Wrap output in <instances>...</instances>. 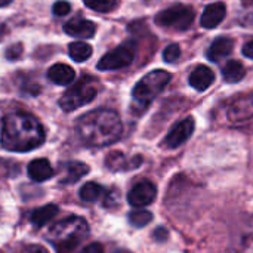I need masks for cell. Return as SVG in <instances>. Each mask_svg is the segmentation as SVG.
Segmentation results:
<instances>
[{
	"label": "cell",
	"instance_id": "obj_1",
	"mask_svg": "<svg viewBox=\"0 0 253 253\" xmlns=\"http://www.w3.org/2000/svg\"><path fill=\"white\" fill-rule=\"evenodd\" d=\"M46 133L42 123L31 114L15 111L3 119L1 147L7 151L27 153L44 142Z\"/></svg>",
	"mask_w": 253,
	"mask_h": 253
},
{
	"label": "cell",
	"instance_id": "obj_2",
	"mask_svg": "<svg viewBox=\"0 0 253 253\" xmlns=\"http://www.w3.org/2000/svg\"><path fill=\"white\" fill-rule=\"evenodd\" d=\"M76 129L84 145L101 148L120 139L123 123L114 110L99 108L82 116L77 120Z\"/></svg>",
	"mask_w": 253,
	"mask_h": 253
},
{
	"label": "cell",
	"instance_id": "obj_3",
	"mask_svg": "<svg viewBox=\"0 0 253 253\" xmlns=\"http://www.w3.org/2000/svg\"><path fill=\"white\" fill-rule=\"evenodd\" d=\"M87 234V222L82 216L73 215L53 224L46 237L56 248V253H74Z\"/></svg>",
	"mask_w": 253,
	"mask_h": 253
},
{
	"label": "cell",
	"instance_id": "obj_4",
	"mask_svg": "<svg viewBox=\"0 0 253 253\" xmlns=\"http://www.w3.org/2000/svg\"><path fill=\"white\" fill-rule=\"evenodd\" d=\"M170 73L165 70H154L144 76L132 90V111L144 113L150 104L157 98V95L166 87L170 82Z\"/></svg>",
	"mask_w": 253,
	"mask_h": 253
},
{
	"label": "cell",
	"instance_id": "obj_5",
	"mask_svg": "<svg viewBox=\"0 0 253 253\" xmlns=\"http://www.w3.org/2000/svg\"><path fill=\"white\" fill-rule=\"evenodd\" d=\"M99 90V83L92 76H83L79 82H76L59 99V107L65 113H71L89 102H92Z\"/></svg>",
	"mask_w": 253,
	"mask_h": 253
},
{
	"label": "cell",
	"instance_id": "obj_6",
	"mask_svg": "<svg viewBox=\"0 0 253 253\" xmlns=\"http://www.w3.org/2000/svg\"><path fill=\"white\" fill-rule=\"evenodd\" d=\"M194 16L196 12L193 10V7L185 4H173L156 15V24L163 28L185 31L193 25Z\"/></svg>",
	"mask_w": 253,
	"mask_h": 253
},
{
	"label": "cell",
	"instance_id": "obj_7",
	"mask_svg": "<svg viewBox=\"0 0 253 253\" xmlns=\"http://www.w3.org/2000/svg\"><path fill=\"white\" fill-rule=\"evenodd\" d=\"M135 58V50L133 46L126 43L122 44L113 50H110L108 53H105L99 62H98V70L101 71H111V70H119V68H125L127 65H130L133 62Z\"/></svg>",
	"mask_w": 253,
	"mask_h": 253
},
{
	"label": "cell",
	"instance_id": "obj_8",
	"mask_svg": "<svg viewBox=\"0 0 253 253\" xmlns=\"http://www.w3.org/2000/svg\"><path fill=\"white\" fill-rule=\"evenodd\" d=\"M194 126L196 125H194V119L193 117H187V119L178 122L176 125H173V127L166 135V138L163 141V145L166 148H170V150H175V148L181 147L193 135Z\"/></svg>",
	"mask_w": 253,
	"mask_h": 253
},
{
	"label": "cell",
	"instance_id": "obj_9",
	"mask_svg": "<svg viewBox=\"0 0 253 253\" xmlns=\"http://www.w3.org/2000/svg\"><path fill=\"white\" fill-rule=\"evenodd\" d=\"M157 196V188L151 181H139L138 184H135L129 194H127V202L133 206V208H145L148 205H151L156 200Z\"/></svg>",
	"mask_w": 253,
	"mask_h": 253
},
{
	"label": "cell",
	"instance_id": "obj_10",
	"mask_svg": "<svg viewBox=\"0 0 253 253\" xmlns=\"http://www.w3.org/2000/svg\"><path fill=\"white\" fill-rule=\"evenodd\" d=\"M141 163H142V157L141 156H136V157L129 159V157H126L120 151H113L105 159V166L110 170H113V172L130 170V169H135V168L141 166Z\"/></svg>",
	"mask_w": 253,
	"mask_h": 253
},
{
	"label": "cell",
	"instance_id": "obj_11",
	"mask_svg": "<svg viewBox=\"0 0 253 253\" xmlns=\"http://www.w3.org/2000/svg\"><path fill=\"white\" fill-rule=\"evenodd\" d=\"M64 31L73 37L79 39H90L96 33V25L95 22L83 18H74L68 22L64 24Z\"/></svg>",
	"mask_w": 253,
	"mask_h": 253
},
{
	"label": "cell",
	"instance_id": "obj_12",
	"mask_svg": "<svg viewBox=\"0 0 253 253\" xmlns=\"http://www.w3.org/2000/svg\"><path fill=\"white\" fill-rule=\"evenodd\" d=\"M213 82H215V73L206 65H197L190 74V84L199 92L209 89L213 84Z\"/></svg>",
	"mask_w": 253,
	"mask_h": 253
},
{
	"label": "cell",
	"instance_id": "obj_13",
	"mask_svg": "<svg viewBox=\"0 0 253 253\" xmlns=\"http://www.w3.org/2000/svg\"><path fill=\"white\" fill-rule=\"evenodd\" d=\"M225 13H227V7L221 1L206 6V9L203 10V15H202V21H200L202 27L203 28L218 27L222 22V19L225 18Z\"/></svg>",
	"mask_w": 253,
	"mask_h": 253
},
{
	"label": "cell",
	"instance_id": "obj_14",
	"mask_svg": "<svg viewBox=\"0 0 253 253\" xmlns=\"http://www.w3.org/2000/svg\"><path fill=\"white\" fill-rule=\"evenodd\" d=\"M47 79L59 86H68L76 79V71L67 64H55L47 70Z\"/></svg>",
	"mask_w": 253,
	"mask_h": 253
},
{
	"label": "cell",
	"instance_id": "obj_15",
	"mask_svg": "<svg viewBox=\"0 0 253 253\" xmlns=\"http://www.w3.org/2000/svg\"><path fill=\"white\" fill-rule=\"evenodd\" d=\"M27 172H28L30 179H33L34 182L47 181L53 175V169H52L50 163L46 159H36V160H33L28 165Z\"/></svg>",
	"mask_w": 253,
	"mask_h": 253
},
{
	"label": "cell",
	"instance_id": "obj_16",
	"mask_svg": "<svg viewBox=\"0 0 253 253\" xmlns=\"http://www.w3.org/2000/svg\"><path fill=\"white\" fill-rule=\"evenodd\" d=\"M233 46H234V42L231 39L219 37L211 44V47L208 50V58L213 62H218L233 52Z\"/></svg>",
	"mask_w": 253,
	"mask_h": 253
},
{
	"label": "cell",
	"instance_id": "obj_17",
	"mask_svg": "<svg viewBox=\"0 0 253 253\" xmlns=\"http://www.w3.org/2000/svg\"><path fill=\"white\" fill-rule=\"evenodd\" d=\"M59 212V208L56 205H46L42 206L36 211L31 212L30 215V222L36 227V228H42L43 225H46L52 218H55Z\"/></svg>",
	"mask_w": 253,
	"mask_h": 253
},
{
	"label": "cell",
	"instance_id": "obj_18",
	"mask_svg": "<svg viewBox=\"0 0 253 253\" xmlns=\"http://www.w3.org/2000/svg\"><path fill=\"white\" fill-rule=\"evenodd\" d=\"M89 173V166L82 162H71L67 165L64 176L61 178V184H76L83 176Z\"/></svg>",
	"mask_w": 253,
	"mask_h": 253
},
{
	"label": "cell",
	"instance_id": "obj_19",
	"mask_svg": "<svg viewBox=\"0 0 253 253\" xmlns=\"http://www.w3.org/2000/svg\"><path fill=\"white\" fill-rule=\"evenodd\" d=\"M222 76H224V80L225 82H228V83H237V82H240L246 76V70H245L243 64H240L239 61H230L222 68Z\"/></svg>",
	"mask_w": 253,
	"mask_h": 253
},
{
	"label": "cell",
	"instance_id": "obj_20",
	"mask_svg": "<svg viewBox=\"0 0 253 253\" xmlns=\"http://www.w3.org/2000/svg\"><path fill=\"white\" fill-rule=\"evenodd\" d=\"M92 46L83 42H73L68 44V53L76 62H83L87 61L92 55Z\"/></svg>",
	"mask_w": 253,
	"mask_h": 253
},
{
	"label": "cell",
	"instance_id": "obj_21",
	"mask_svg": "<svg viewBox=\"0 0 253 253\" xmlns=\"http://www.w3.org/2000/svg\"><path fill=\"white\" fill-rule=\"evenodd\" d=\"M101 196H104V188L96 182H86L80 190V199L86 203H93Z\"/></svg>",
	"mask_w": 253,
	"mask_h": 253
},
{
	"label": "cell",
	"instance_id": "obj_22",
	"mask_svg": "<svg viewBox=\"0 0 253 253\" xmlns=\"http://www.w3.org/2000/svg\"><path fill=\"white\" fill-rule=\"evenodd\" d=\"M151 221H153V215L148 211L139 209V211H133L129 213V224L135 228H142Z\"/></svg>",
	"mask_w": 253,
	"mask_h": 253
},
{
	"label": "cell",
	"instance_id": "obj_23",
	"mask_svg": "<svg viewBox=\"0 0 253 253\" xmlns=\"http://www.w3.org/2000/svg\"><path fill=\"white\" fill-rule=\"evenodd\" d=\"M83 1L87 7L96 12H102V13L114 10L119 3V0H83Z\"/></svg>",
	"mask_w": 253,
	"mask_h": 253
},
{
	"label": "cell",
	"instance_id": "obj_24",
	"mask_svg": "<svg viewBox=\"0 0 253 253\" xmlns=\"http://www.w3.org/2000/svg\"><path fill=\"white\" fill-rule=\"evenodd\" d=\"M179 56H181V49L178 44H169L163 50V59L166 62H175V61H178Z\"/></svg>",
	"mask_w": 253,
	"mask_h": 253
},
{
	"label": "cell",
	"instance_id": "obj_25",
	"mask_svg": "<svg viewBox=\"0 0 253 253\" xmlns=\"http://www.w3.org/2000/svg\"><path fill=\"white\" fill-rule=\"evenodd\" d=\"M22 52H24L22 44H21V43H15V44H12L10 47H7V49L4 50V56H6L9 61H16V59L21 58Z\"/></svg>",
	"mask_w": 253,
	"mask_h": 253
},
{
	"label": "cell",
	"instance_id": "obj_26",
	"mask_svg": "<svg viewBox=\"0 0 253 253\" xmlns=\"http://www.w3.org/2000/svg\"><path fill=\"white\" fill-rule=\"evenodd\" d=\"M52 10H53V15H56V16H64V15L70 13L71 4H70L68 1H65V0H59V1H56V3L52 6Z\"/></svg>",
	"mask_w": 253,
	"mask_h": 253
},
{
	"label": "cell",
	"instance_id": "obj_27",
	"mask_svg": "<svg viewBox=\"0 0 253 253\" xmlns=\"http://www.w3.org/2000/svg\"><path fill=\"white\" fill-rule=\"evenodd\" d=\"M245 249H246V253H253V221L251 224V227L248 228L246 234H245Z\"/></svg>",
	"mask_w": 253,
	"mask_h": 253
},
{
	"label": "cell",
	"instance_id": "obj_28",
	"mask_svg": "<svg viewBox=\"0 0 253 253\" xmlns=\"http://www.w3.org/2000/svg\"><path fill=\"white\" fill-rule=\"evenodd\" d=\"M117 197H119V193H117L116 190H110V191H107V193H105L104 205H105L107 208H110V206L116 205V203H117Z\"/></svg>",
	"mask_w": 253,
	"mask_h": 253
},
{
	"label": "cell",
	"instance_id": "obj_29",
	"mask_svg": "<svg viewBox=\"0 0 253 253\" xmlns=\"http://www.w3.org/2000/svg\"><path fill=\"white\" fill-rule=\"evenodd\" d=\"M80 253H104V246L101 243H90Z\"/></svg>",
	"mask_w": 253,
	"mask_h": 253
},
{
	"label": "cell",
	"instance_id": "obj_30",
	"mask_svg": "<svg viewBox=\"0 0 253 253\" xmlns=\"http://www.w3.org/2000/svg\"><path fill=\"white\" fill-rule=\"evenodd\" d=\"M243 55L249 59H253V39L251 42H248L243 47Z\"/></svg>",
	"mask_w": 253,
	"mask_h": 253
},
{
	"label": "cell",
	"instance_id": "obj_31",
	"mask_svg": "<svg viewBox=\"0 0 253 253\" xmlns=\"http://www.w3.org/2000/svg\"><path fill=\"white\" fill-rule=\"evenodd\" d=\"M22 253H47V251H46L43 246L33 245V246H28V248H25V251H24Z\"/></svg>",
	"mask_w": 253,
	"mask_h": 253
},
{
	"label": "cell",
	"instance_id": "obj_32",
	"mask_svg": "<svg viewBox=\"0 0 253 253\" xmlns=\"http://www.w3.org/2000/svg\"><path fill=\"white\" fill-rule=\"evenodd\" d=\"M242 24H243L245 27H253V12L252 13H249L246 18H243Z\"/></svg>",
	"mask_w": 253,
	"mask_h": 253
},
{
	"label": "cell",
	"instance_id": "obj_33",
	"mask_svg": "<svg viewBox=\"0 0 253 253\" xmlns=\"http://www.w3.org/2000/svg\"><path fill=\"white\" fill-rule=\"evenodd\" d=\"M154 237H156V239H159L160 242H163V240H165V239L168 237V233H166V231H165L163 228H160L159 231H156Z\"/></svg>",
	"mask_w": 253,
	"mask_h": 253
},
{
	"label": "cell",
	"instance_id": "obj_34",
	"mask_svg": "<svg viewBox=\"0 0 253 253\" xmlns=\"http://www.w3.org/2000/svg\"><path fill=\"white\" fill-rule=\"evenodd\" d=\"M4 33H6V27H4V24H0V40L4 37Z\"/></svg>",
	"mask_w": 253,
	"mask_h": 253
},
{
	"label": "cell",
	"instance_id": "obj_35",
	"mask_svg": "<svg viewBox=\"0 0 253 253\" xmlns=\"http://www.w3.org/2000/svg\"><path fill=\"white\" fill-rule=\"evenodd\" d=\"M10 3H12V0H0V7H4Z\"/></svg>",
	"mask_w": 253,
	"mask_h": 253
},
{
	"label": "cell",
	"instance_id": "obj_36",
	"mask_svg": "<svg viewBox=\"0 0 253 253\" xmlns=\"http://www.w3.org/2000/svg\"><path fill=\"white\" fill-rule=\"evenodd\" d=\"M242 3L245 6H253V0H242Z\"/></svg>",
	"mask_w": 253,
	"mask_h": 253
}]
</instances>
